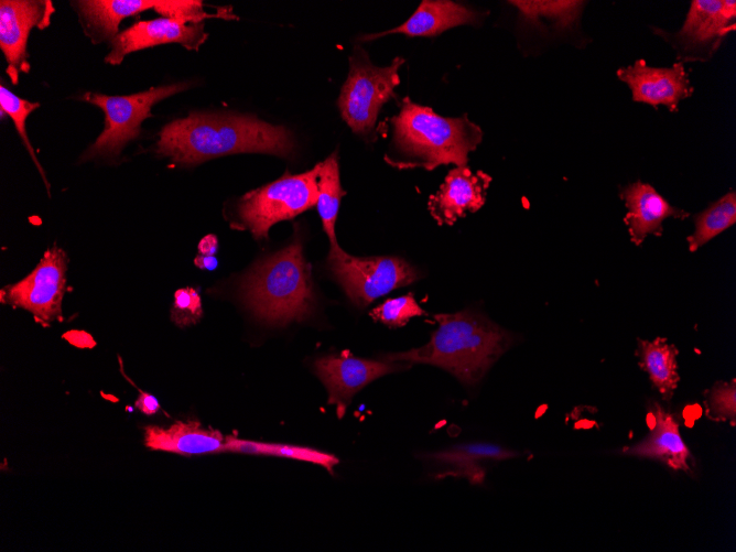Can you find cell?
Returning <instances> with one entry per match:
<instances>
[{
  "label": "cell",
  "instance_id": "ba28073f",
  "mask_svg": "<svg viewBox=\"0 0 736 552\" xmlns=\"http://www.w3.org/2000/svg\"><path fill=\"white\" fill-rule=\"evenodd\" d=\"M328 268L351 303L365 307L376 299L419 279L418 271L398 257H355L331 246Z\"/></svg>",
  "mask_w": 736,
  "mask_h": 552
},
{
  "label": "cell",
  "instance_id": "8fae6325",
  "mask_svg": "<svg viewBox=\"0 0 736 552\" xmlns=\"http://www.w3.org/2000/svg\"><path fill=\"white\" fill-rule=\"evenodd\" d=\"M411 365L383 359L374 360L356 357L351 354L329 355L317 358L314 362L316 376L328 392V404H334L338 419H342L353 397L374 380Z\"/></svg>",
  "mask_w": 736,
  "mask_h": 552
},
{
  "label": "cell",
  "instance_id": "e0dca14e",
  "mask_svg": "<svg viewBox=\"0 0 736 552\" xmlns=\"http://www.w3.org/2000/svg\"><path fill=\"white\" fill-rule=\"evenodd\" d=\"M653 426L641 441L623 450L624 455L657 459L673 470L691 472V452L683 441L677 418L661 404L649 408Z\"/></svg>",
  "mask_w": 736,
  "mask_h": 552
},
{
  "label": "cell",
  "instance_id": "44dd1931",
  "mask_svg": "<svg viewBox=\"0 0 736 552\" xmlns=\"http://www.w3.org/2000/svg\"><path fill=\"white\" fill-rule=\"evenodd\" d=\"M526 25L541 31L564 33L574 30L582 17L584 1H509Z\"/></svg>",
  "mask_w": 736,
  "mask_h": 552
},
{
  "label": "cell",
  "instance_id": "3957f363",
  "mask_svg": "<svg viewBox=\"0 0 736 552\" xmlns=\"http://www.w3.org/2000/svg\"><path fill=\"white\" fill-rule=\"evenodd\" d=\"M391 121L392 144L403 158L396 164L398 167L420 166L432 171L443 164L463 166L469 152L483 140V130L466 115L443 117L408 97Z\"/></svg>",
  "mask_w": 736,
  "mask_h": 552
},
{
  "label": "cell",
  "instance_id": "f546056e",
  "mask_svg": "<svg viewBox=\"0 0 736 552\" xmlns=\"http://www.w3.org/2000/svg\"><path fill=\"white\" fill-rule=\"evenodd\" d=\"M264 445L266 455L268 456L288 457L313 463L326 468L331 474H333L334 466L339 463V459L335 455L310 447L275 443H266Z\"/></svg>",
  "mask_w": 736,
  "mask_h": 552
},
{
  "label": "cell",
  "instance_id": "d590c367",
  "mask_svg": "<svg viewBox=\"0 0 736 552\" xmlns=\"http://www.w3.org/2000/svg\"><path fill=\"white\" fill-rule=\"evenodd\" d=\"M194 263L199 268V269H205V270H215L218 261L214 256H204V255H198Z\"/></svg>",
  "mask_w": 736,
  "mask_h": 552
},
{
  "label": "cell",
  "instance_id": "d6a6232c",
  "mask_svg": "<svg viewBox=\"0 0 736 552\" xmlns=\"http://www.w3.org/2000/svg\"><path fill=\"white\" fill-rule=\"evenodd\" d=\"M134 407L147 415L155 414L160 410L158 399L149 392L139 390V397L136 400Z\"/></svg>",
  "mask_w": 736,
  "mask_h": 552
},
{
  "label": "cell",
  "instance_id": "cb8c5ba5",
  "mask_svg": "<svg viewBox=\"0 0 736 552\" xmlns=\"http://www.w3.org/2000/svg\"><path fill=\"white\" fill-rule=\"evenodd\" d=\"M317 210L331 246L338 245L335 224L339 204L345 192L340 185L338 159L336 152L317 164Z\"/></svg>",
  "mask_w": 736,
  "mask_h": 552
},
{
  "label": "cell",
  "instance_id": "2e32d148",
  "mask_svg": "<svg viewBox=\"0 0 736 552\" xmlns=\"http://www.w3.org/2000/svg\"><path fill=\"white\" fill-rule=\"evenodd\" d=\"M628 209L624 223L628 227L630 240L642 243L648 235L660 236L662 223L669 217L684 219L689 213L673 207L652 185L637 181L623 187L619 193Z\"/></svg>",
  "mask_w": 736,
  "mask_h": 552
},
{
  "label": "cell",
  "instance_id": "7402d4cb",
  "mask_svg": "<svg viewBox=\"0 0 736 552\" xmlns=\"http://www.w3.org/2000/svg\"><path fill=\"white\" fill-rule=\"evenodd\" d=\"M158 0H86L77 1L85 28L96 35L115 37L119 23L148 9H154Z\"/></svg>",
  "mask_w": 736,
  "mask_h": 552
},
{
  "label": "cell",
  "instance_id": "4dcf8cb0",
  "mask_svg": "<svg viewBox=\"0 0 736 552\" xmlns=\"http://www.w3.org/2000/svg\"><path fill=\"white\" fill-rule=\"evenodd\" d=\"M153 10L163 15V18L184 19L195 22H203L206 18L223 17L221 13H207L203 10L202 1L193 0H158Z\"/></svg>",
  "mask_w": 736,
  "mask_h": 552
},
{
  "label": "cell",
  "instance_id": "4fadbf2b",
  "mask_svg": "<svg viewBox=\"0 0 736 552\" xmlns=\"http://www.w3.org/2000/svg\"><path fill=\"white\" fill-rule=\"evenodd\" d=\"M616 75L629 87L634 101L651 105L656 109L663 105L675 112L680 101L694 91L681 62L670 67H653L643 59H637L631 65L619 67Z\"/></svg>",
  "mask_w": 736,
  "mask_h": 552
},
{
  "label": "cell",
  "instance_id": "7a4b0ae2",
  "mask_svg": "<svg viewBox=\"0 0 736 552\" xmlns=\"http://www.w3.org/2000/svg\"><path fill=\"white\" fill-rule=\"evenodd\" d=\"M434 320L437 328L425 345L383 359L435 366L465 385H475L513 340L508 331L473 310L435 314Z\"/></svg>",
  "mask_w": 736,
  "mask_h": 552
},
{
  "label": "cell",
  "instance_id": "f1b7e54d",
  "mask_svg": "<svg viewBox=\"0 0 736 552\" xmlns=\"http://www.w3.org/2000/svg\"><path fill=\"white\" fill-rule=\"evenodd\" d=\"M203 315L202 299L197 289L187 286L174 293L172 321L180 327L197 323Z\"/></svg>",
  "mask_w": 736,
  "mask_h": 552
},
{
  "label": "cell",
  "instance_id": "83f0119b",
  "mask_svg": "<svg viewBox=\"0 0 736 552\" xmlns=\"http://www.w3.org/2000/svg\"><path fill=\"white\" fill-rule=\"evenodd\" d=\"M706 415L714 421H727L736 424V383L719 381L706 393Z\"/></svg>",
  "mask_w": 736,
  "mask_h": 552
},
{
  "label": "cell",
  "instance_id": "8992f818",
  "mask_svg": "<svg viewBox=\"0 0 736 552\" xmlns=\"http://www.w3.org/2000/svg\"><path fill=\"white\" fill-rule=\"evenodd\" d=\"M188 87V83H175L128 96H108L93 91L84 94L85 101L96 105L104 111L105 127L96 141L85 151L82 160L118 155L130 140L140 136L141 122L152 117L153 105Z\"/></svg>",
  "mask_w": 736,
  "mask_h": 552
},
{
  "label": "cell",
  "instance_id": "484cf974",
  "mask_svg": "<svg viewBox=\"0 0 736 552\" xmlns=\"http://www.w3.org/2000/svg\"><path fill=\"white\" fill-rule=\"evenodd\" d=\"M40 107V102H31L28 101L26 99L20 98L13 93H11L8 88H6L3 85L0 86V110L1 113L8 115L14 126L17 131L19 132L24 145L26 147L30 155L32 156L34 163L36 164L39 171L41 172L44 182L46 183L47 187L48 184L45 180V175L43 173V169L40 165L33 147L31 145L28 133L25 130V121L28 116L33 112L35 109Z\"/></svg>",
  "mask_w": 736,
  "mask_h": 552
},
{
  "label": "cell",
  "instance_id": "e575fe53",
  "mask_svg": "<svg viewBox=\"0 0 736 552\" xmlns=\"http://www.w3.org/2000/svg\"><path fill=\"white\" fill-rule=\"evenodd\" d=\"M65 336L68 337L67 339L72 344H74L76 346H79V347H85V346L89 347V346L94 345V340L91 339V337L84 332H72V333L65 334Z\"/></svg>",
  "mask_w": 736,
  "mask_h": 552
},
{
  "label": "cell",
  "instance_id": "6da1fadb",
  "mask_svg": "<svg viewBox=\"0 0 736 552\" xmlns=\"http://www.w3.org/2000/svg\"><path fill=\"white\" fill-rule=\"evenodd\" d=\"M293 148L286 128L231 113H190L164 126L156 142L159 155L183 165L243 152L289 156Z\"/></svg>",
  "mask_w": 736,
  "mask_h": 552
},
{
  "label": "cell",
  "instance_id": "52a82bcc",
  "mask_svg": "<svg viewBox=\"0 0 736 552\" xmlns=\"http://www.w3.org/2000/svg\"><path fill=\"white\" fill-rule=\"evenodd\" d=\"M317 164L310 171L284 175L243 195L238 217L256 239L266 238L275 223L290 219L317 203Z\"/></svg>",
  "mask_w": 736,
  "mask_h": 552
},
{
  "label": "cell",
  "instance_id": "5b68a950",
  "mask_svg": "<svg viewBox=\"0 0 736 552\" xmlns=\"http://www.w3.org/2000/svg\"><path fill=\"white\" fill-rule=\"evenodd\" d=\"M404 62L398 56L389 66L378 67L361 48H356L349 57V74L337 104L342 118L354 133L366 137L375 129L380 109L396 96L399 68Z\"/></svg>",
  "mask_w": 736,
  "mask_h": 552
},
{
  "label": "cell",
  "instance_id": "9a60e30c",
  "mask_svg": "<svg viewBox=\"0 0 736 552\" xmlns=\"http://www.w3.org/2000/svg\"><path fill=\"white\" fill-rule=\"evenodd\" d=\"M491 177L483 171L474 173L468 166L452 169L437 192L430 196L427 208L439 225L452 226L467 212L481 208Z\"/></svg>",
  "mask_w": 736,
  "mask_h": 552
},
{
  "label": "cell",
  "instance_id": "d4e9b609",
  "mask_svg": "<svg viewBox=\"0 0 736 552\" xmlns=\"http://www.w3.org/2000/svg\"><path fill=\"white\" fill-rule=\"evenodd\" d=\"M735 223L736 193L730 191L695 216L694 231L688 237L689 250L696 251Z\"/></svg>",
  "mask_w": 736,
  "mask_h": 552
},
{
  "label": "cell",
  "instance_id": "1f68e13d",
  "mask_svg": "<svg viewBox=\"0 0 736 552\" xmlns=\"http://www.w3.org/2000/svg\"><path fill=\"white\" fill-rule=\"evenodd\" d=\"M266 443L241 440L235 436H226L225 452L250 454V455H266Z\"/></svg>",
  "mask_w": 736,
  "mask_h": 552
},
{
  "label": "cell",
  "instance_id": "30bf717a",
  "mask_svg": "<svg viewBox=\"0 0 736 552\" xmlns=\"http://www.w3.org/2000/svg\"><path fill=\"white\" fill-rule=\"evenodd\" d=\"M66 268L65 252L56 247L48 249L28 277L1 290V302L22 307L43 323L61 317Z\"/></svg>",
  "mask_w": 736,
  "mask_h": 552
},
{
  "label": "cell",
  "instance_id": "277c9868",
  "mask_svg": "<svg viewBox=\"0 0 736 552\" xmlns=\"http://www.w3.org/2000/svg\"><path fill=\"white\" fill-rule=\"evenodd\" d=\"M240 290L246 305L264 323L285 325L307 318L315 300L300 240L255 264Z\"/></svg>",
  "mask_w": 736,
  "mask_h": 552
},
{
  "label": "cell",
  "instance_id": "ac0fdd59",
  "mask_svg": "<svg viewBox=\"0 0 736 552\" xmlns=\"http://www.w3.org/2000/svg\"><path fill=\"white\" fill-rule=\"evenodd\" d=\"M486 12L450 0H423L412 15L401 25L380 33L364 35L360 40L371 41L388 34H403L409 37H432L459 25H477Z\"/></svg>",
  "mask_w": 736,
  "mask_h": 552
},
{
  "label": "cell",
  "instance_id": "ffe728a7",
  "mask_svg": "<svg viewBox=\"0 0 736 552\" xmlns=\"http://www.w3.org/2000/svg\"><path fill=\"white\" fill-rule=\"evenodd\" d=\"M517 452L491 443H473L452 446L429 455L436 467L435 478L462 477L470 484H481L485 479L487 461H502L516 457Z\"/></svg>",
  "mask_w": 736,
  "mask_h": 552
},
{
  "label": "cell",
  "instance_id": "d6986e66",
  "mask_svg": "<svg viewBox=\"0 0 736 552\" xmlns=\"http://www.w3.org/2000/svg\"><path fill=\"white\" fill-rule=\"evenodd\" d=\"M226 436L219 431L204 427L197 421H177L169 427H144V445L153 451L181 455H199L225 452Z\"/></svg>",
  "mask_w": 736,
  "mask_h": 552
},
{
  "label": "cell",
  "instance_id": "7c38bea8",
  "mask_svg": "<svg viewBox=\"0 0 736 552\" xmlns=\"http://www.w3.org/2000/svg\"><path fill=\"white\" fill-rule=\"evenodd\" d=\"M55 9L52 1L2 0L0 1V47L13 84H18L20 72L30 69L26 59V43L30 31L36 26L45 29L51 23Z\"/></svg>",
  "mask_w": 736,
  "mask_h": 552
},
{
  "label": "cell",
  "instance_id": "4316f807",
  "mask_svg": "<svg viewBox=\"0 0 736 552\" xmlns=\"http://www.w3.org/2000/svg\"><path fill=\"white\" fill-rule=\"evenodd\" d=\"M425 314L426 312L418 304L411 293L399 297L388 299L372 309L369 313L376 322H380L390 327L403 326L412 317Z\"/></svg>",
  "mask_w": 736,
  "mask_h": 552
},
{
  "label": "cell",
  "instance_id": "603a6c76",
  "mask_svg": "<svg viewBox=\"0 0 736 552\" xmlns=\"http://www.w3.org/2000/svg\"><path fill=\"white\" fill-rule=\"evenodd\" d=\"M678 353V348L665 338L638 339L639 365L665 400L673 396L680 381Z\"/></svg>",
  "mask_w": 736,
  "mask_h": 552
},
{
  "label": "cell",
  "instance_id": "5bb4252c",
  "mask_svg": "<svg viewBox=\"0 0 736 552\" xmlns=\"http://www.w3.org/2000/svg\"><path fill=\"white\" fill-rule=\"evenodd\" d=\"M207 36L203 22L170 18L139 21L112 37L105 62L119 65L129 53L166 43L198 50Z\"/></svg>",
  "mask_w": 736,
  "mask_h": 552
},
{
  "label": "cell",
  "instance_id": "836d02e7",
  "mask_svg": "<svg viewBox=\"0 0 736 552\" xmlns=\"http://www.w3.org/2000/svg\"><path fill=\"white\" fill-rule=\"evenodd\" d=\"M218 249V240L214 235L205 236L198 243L199 255L214 256Z\"/></svg>",
  "mask_w": 736,
  "mask_h": 552
},
{
  "label": "cell",
  "instance_id": "9c48e42d",
  "mask_svg": "<svg viewBox=\"0 0 736 552\" xmlns=\"http://www.w3.org/2000/svg\"><path fill=\"white\" fill-rule=\"evenodd\" d=\"M736 30L734 0H693L677 32L652 28L677 53L679 62H706Z\"/></svg>",
  "mask_w": 736,
  "mask_h": 552
}]
</instances>
